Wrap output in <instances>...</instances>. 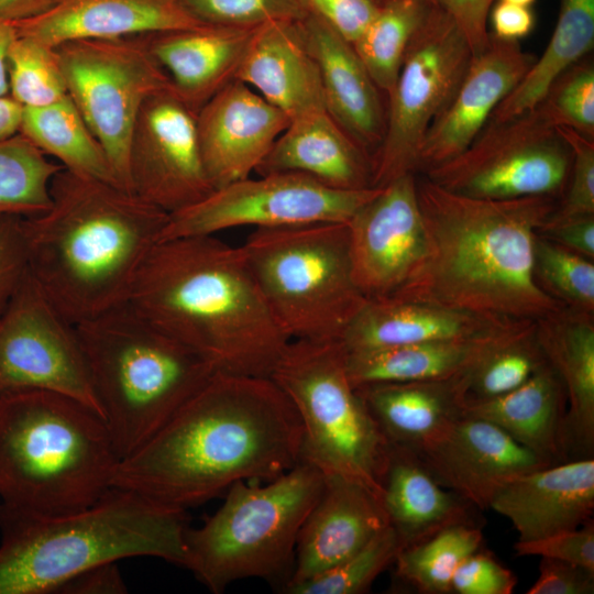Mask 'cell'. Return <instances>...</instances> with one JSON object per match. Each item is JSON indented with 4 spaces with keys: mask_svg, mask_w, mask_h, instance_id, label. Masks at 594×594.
<instances>
[{
    "mask_svg": "<svg viewBox=\"0 0 594 594\" xmlns=\"http://www.w3.org/2000/svg\"><path fill=\"white\" fill-rule=\"evenodd\" d=\"M298 414L271 377L216 372L144 444L111 486L185 512L238 481H271L301 460Z\"/></svg>",
    "mask_w": 594,
    "mask_h": 594,
    "instance_id": "cell-1",
    "label": "cell"
},
{
    "mask_svg": "<svg viewBox=\"0 0 594 594\" xmlns=\"http://www.w3.org/2000/svg\"><path fill=\"white\" fill-rule=\"evenodd\" d=\"M425 256L395 298L480 316L538 321L565 306L534 273L539 228L558 196L476 198L416 177Z\"/></svg>",
    "mask_w": 594,
    "mask_h": 594,
    "instance_id": "cell-2",
    "label": "cell"
},
{
    "mask_svg": "<svg viewBox=\"0 0 594 594\" xmlns=\"http://www.w3.org/2000/svg\"><path fill=\"white\" fill-rule=\"evenodd\" d=\"M124 302L204 355L218 372L271 377L290 341L241 246L215 234L160 241Z\"/></svg>",
    "mask_w": 594,
    "mask_h": 594,
    "instance_id": "cell-3",
    "label": "cell"
},
{
    "mask_svg": "<svg viewBox=\"0 0 594 594\" xmlns=\"http://www.w3.org/2000/svg\"><path fill=\"white\" fill-rule=\"evenodd\" d=\"M168 219L133 193L63 167L48 209L23 218L28 271L77 324L127 300Z\"/></svg>",
    "mask_w": 594,
    "mask_h": 594,
    "instance_id": "cell-4",
    "label": "cell"
},
{
    "mask_svg": "<svg viewBox=\"0 0 594 594\" xmlns=\"http://www.w3.org/2000/svg\"><path fill=\"white\" fill-rule=\"evenodd\" d=\"M185 512L109 488L91 506L41 515L0 502V594H47L75 575L130 557L186 566Z\"/></svg>",
    "mask_w": 594,
    "mask_h": 594,
    "instance_id": "cell-5",
    "label": "cell"
},
{
    "mask_svg": "<svg viewBox=\"0 0 594 594\" xmlns=\"http://www.w3.org/2000/svg\"><path fill=\"white\" fill-rule=\"evenodd\" d=\"M105 420L53 392L0 396V502L41 515L95 504L119 463Z\"/></svg>",
    "mask_w": 594,
    "mask_h": 594,
    "instance_id": "cell-6",
    "label": "cell"
},
{
    "mask_svg": "<svg viewBox=\"0 0 594 594\" xmlns=\"http://www.w3.org/2000/svg\"><path fill=\"white\" fill-rule=\"evenodd\" d=\"M75 327L119 460L144 444L218 372L125 302Z\"/></svg>",
    "mask_w": 594,
    "mask_h": 594,
    "instance_id": "cell-7",
    "label": "cell"
},
{
    "mask_svg": "<svg viewBox=\"0 0 594 594\" xmlns=\"http://www.w3.org/2000/svg\"><path fill=\"white\" fill-rule=\"evenodd\" d=\"M322 486L321 471L302 460L265 485L235 482L201 527H187L186 568L216 594L242 579L292 574L299 530Z\"/></svg>",
    "mask_w": 594,
    "mask_h": 594,
    "instance_id": "cell-8",
    "label": "cell"
},
{
    "mask_svg": "<svg viewBox=\"0 0 594 594\" xmlns=\"http://www.w3.org/2000/svg\"><path fill=\"white\" fill-rule=\"evenodd\" d=\"M241 250L289 340L341 341L367 300L352 276L348 223L257 228Z\"/></svg>",
    "mask_w": 594,
    "mask_h": 594,
    "instance_id": "cell-9",
    "label": "cell"
},
{
    "mask_svg": "<svg viewBox=\"0 0 594 594\" xmlns=\"http://www.w3.org/2000/svg\"><path fill=\"white\" fill-rule=\"evenodd\" d=\"M341 341L290 340L271 378L301 424L300 458L381 497L391 443L351 384Z\"/></svg>",
    "mask_w": 594,
    "mask_h": 594,
    "instance_id": "cell-10",
    "label": "cell"
},
{
    "mask_svg": "<svg viewBox=\"0 0 594 594\" xmlns=\"http://www.w3.org/2000/svg\"><path fill=\"white\" fill-rule=\"evenodd\" d=\"M55 52L69 98L103 147L119 186L130 190L129 152L144 102L173 88L139 36L75 40Z\"/></svg>",
    "mask_w": 594,
    "mask_h": 594,
    "instance_id": "cell-11",
    "label": "cell"
},
{
    "mask_svg": "<svg viewBox=\"0 0 594 594\" xmlns=\"http://www.w3.org/2000/svg\"><path fill=\"white\" fill-rule=\"evenodd\" d=\"M473 54L452 18L430 6L411 36L388 97L383 141L371 158L372 187L416 174L417 156L435 118L457 91Z\"/></svg>",
    "mask_w": 594,
    "mask_h": 594,
    "instance_id": "cell-12",
    "label": "cell"
},
{
    "mask_svg": "<svg viewBox=\"0 0 594 594\" xmlns=\"http://www.w3.org/2000/svg\"><path fill=\"white\" fill-rule=\"evenodd\" d=\"M571 166V152L542 109L503 121L490 119L457 157L420 174L461 195L513 199L559 196Z\"/></svg>",
    "mask_w": 594,
    "mask_h": 594,
    "instance_id": "cell-13",
    "label": "cell"
},
{
    "mask_svg": "<svg viewBox=\"0 0 594 594\" xmlns=\"http://www.w3.org/2000/svg\"><path fill=\"white\" fill-rule=\"evenodd\" d=\"M378 187L337 189L297 173H272L213 189L198 202L169 215L162 240L216 234L251 226L276 228L342 222L369 201Z\"/></svg>",
    "mask_w": 594,
    "mask_h": 594,
    "instance_id": "cell-14",
    "label": "cell"
},
{
    "mask_svg": "<svg viewBox=\"0 0 594 594\" xmlns=\"http://www.w3.org/2000/svg\"><path fill=\"white\" fill-rule=\"evenodd\" d=\"M28 391L66 395L102 417L75 324L29 271L0 317V396Z\"/></svg>",
    "mask_w": 594,
    "mask_h": 594,
    "instance_id": "cell-15",
    "label": "cell"
},
{
    "mask_svg": "<svg viewBox=\"0 0 594 594\" xmlns=\"http://www.w3.org/2000/svg\"><path fill=\"white\" fill-rule=\"evenodd\" d=\"M196 114L170 88L144 102L133 129L130 190L169 215L213 190L199 148Z\"/></svg>",
    "mask_w": 594,
    "mask_h": 594,
    "instance_id": "cell-16",
    "label": "cell"
},
{
    "mask_svg": "<svg viewBox=\"0 0 594 594\" xmlns=\"http://www.w3.org/2000/svg\"><path fill=\"white\" fill-rule=\"evenodd\" d=\"M354 283L367 298L385 297L402 287L426 252L416 175L378 187L348 222Z\"/></svg>",
    "mask_w": 594,
    "mask_h": 594,
    "instance_id": "cell-17",
    "label": "cell"
},
{
    "mask_svg": "<svg viewBox=\"0 0 594 594\" xmlns=\"http://www.w3.org/2000/svg\"><path fill=\"white\" fill-rule=\"evenodd\" d=\"M414 452L443 487L485 510L509 481L552 465L493 422L463 411L446 431Z\"/></svg>",
    "mask_w": 594,
    "mask_h": 594,
    "instance_id": "cell-18",
    "label": "cell"
},
{
    "mask_svg": "<svg viewBox=\"0 0 594 594\" xmlns=\"http://www.w3.org/2000/svg\"><path fill=\"white\" fill-rule=\"evenodd\" d=\"M535 61L518 41L491 37L488 46L472 57L453 97L425 134L416 174H424L461 154Z\"/></svg>",
    "mask_w": 594,
    "mask_h": 594,
    "instance_id": "cell-19",
    "label": "cell"
},
{
    "mask_svg": "<svg viewBox=\"0 0 594 594\" xmlns=\"http://www.w3.org/2000/svg\"><path fill=\"white\" fill-rule=\"evenodd\" d=\"M289 121L238 79L216 92L196 114L199 148L213 189L250 177Z\"/></svg>",
    "mask_w": 594,
    "mask_h": 594,
    "instance_id": "cell-20",
    "label": "cell"
},
{
    "mask_svg": "<svg viewBox=\"0 0 594 594\" xmlns=\"http://www.w3.org/2000/svg\"><path fill=\"white\" fill-rule=\"evenodd\" d=\"M388 526L376 493L353 480L323 475L321 493L299 530L294 568L285 587L340 563Z\"/></svg>",
    "mask_w": 594,
    "mask_h": 594,
    "instance_id": "cell-21",
    "label": "cell"
},
{
    "mask_svg": "<svg viewBox=\"0 0 594 594\" xmlns=\"http://www.w3.org/2000/svg\"><path fill=\"white\" fill-rule=\"evenodd\" d=\"M490 508L512 522L520 541L576 529L592 520L594 460L578 458L517 476Z\"/></svg>",
    "mask_w": 594,
    "mask_h": 594,
    "instance_id": "cell-22",
    "label": "cell"
},
{
    "mask_svg": "<svg viewBox=\"0 0 594 594\" xmlns=\"http://www.w3.org/2000/svg\"><path fill=\"white\" fill-rule=\"evenodd\" d=\"M298 24L319 69L327 112L372 158L385 132L386 112L381 90L352 44L328 24L311 14Z\"/></svg>",
    "mask_w": 594,
    "mask_h": 594,
    "instance_id": "cell-23",
    "label": "cell"
},
{
    "mask_svg": "<svg viewBox=\"0 0 594 594\" xmlns=\"http://www.w3.org/2000/svg\"><path fill=\"white\" fill-rule=\"evenodd\" d=\"M11 24L16 35L56 47L75 40L131 37L205 23L180 0H56L42 14Z\"/></svg>",
    "mask_w": 594,
    "mask_h": 594,
    "instance_id": "cell-24",
    "label": "cell"
},
{
    "mask_svg": "<svg viewBox=\"0 0 594 594\" xmlns=\"http://www.w3.org/2000/svg\"><path fill=\"white\" fill-rule=\"evenodd\" d=\"M258 26L205 23L139 37L169 77L175 92L197 113L234 79Z\"/></svg>",
    "mask_w": 594,
    "mask_h": 594,
    "instance_id": "cell-25",
    "label": "cell"
},
{
    "mask_svg": "<svg viewBox=\"0 0 594 594\" xmlns=\"http://www.w3.org/2000/svg\"><path fill=\"white\" fill-rule=\"evenodd\" d=\"M298 21L274 20L261 24L234 77L289 120L326 109L319 69L305 45Z\"/></svg>",
    "mask_w": 594,
    "mask_h": 594,
    "instance_id": "cell-26",
    "label": "cell"
},
{
    "mask_svg": "<svg viewBox=\"0 0 594 594\" xmlns=\"http://www.w3.org/2000/svg\"><path fill=\"white\" fill-rule=\"evenodd\" d=\"M535 327L536 321L520 320L475 339L345 350L346 373L354 387L448 380L469 372L487 354Z\"/></svg>",
    "mask_w": 594,
    "mask_h": 594,
    "instance_id": "cell-27",
    "label": "cell"
},
{
    "mask_svg": "<svg viewBox=\"0 0 594 594\" xmlns=\"http://www.w3.org/2000/svg\"><path fill=\"white\" fill-rule=\"evenodd\" d=\"M520 321L493 318L392 296L367 299L342 337L362 350L484 337Z\"/></svg>",
    "mask_w": 594,
    "mask_h": 594,
    "instance_id": "cell-28",
    "label": "cell"
},
{
    "mask_svg": "<svg viewBox=\"0 0 594 594\" xmlns=\"http://www.w3.org/2000/svg\"><path fill=\"white\" fill-rule=\"evenodd\" d=\"M255 172L302 174L337 189L372 187L371 158L326 109L292 119Z\"/></svg>",
    "mask_w": 594,
    "mask_h": 594,
    "instance_id": "cell-29",
    "label": "cell"
},
{
    "mask_svg": "<svg viewBox=\"0 0 594 594\" xmlns=\"http://www.w3.org/2000/svg\"><path fill=\"white\" fill-rule=\"evenodd\" d=\"M536 339L566 395L569 454L592 458L594 449L593 314L562 308L536 321Z\"/></svg>",
    "mask_w": 594,
    "mask_h": 594,
    "instance_id": "cell-30",
    "label": "cell"
},
{
    "mask_svg": "<svg viewBox=\"0 0 594 594\" xmlns=\"http://www.w3.org/2000/svg\"><path fill=\"white\" fill-rule=\"evenodd\" d=\"M381 486V501L402 549L450 526L475 524V507L440 485L406 448L391 443Z\"/></svg>",
    "mask_w": 594,
    "mask_h": 594,
    "instance_id": "cell-31",
    "label": "cell"
},
{
    "mask_svg": "<svg viewBox=\"0 0 594 594\" xmlns=\"http://www.w3.org/2000/svg\"><path fill=\"white\" fill-rule=\"evenodd\" d=\"M466 373L448 380L378 383L355 387L392 444L415 451L463 415Z\"/></svg>",
    "mask_w": 594,
    "mask_h": 594,
    "instance_id": "cell-32",
    "label": "cell"
},
{
    "mask_svg": "<svg viewBox=\"0 0 594 594\" xmlns=\"http://www.w3.org/2000/svg\"><path fill=\"white\" fill-rule=\"evenodd\" d=\"M566 395L547 362L518 388L486 399H465L463 411L488 420L550 464L568 461Z\"/></svg>",
    "mask_w": 594,
    "mask_h": 594,
    "instance_id": "cell-33",
    "label": "cell"
},
{
    "mask_svg": "<svg viewBox=\"0 0 594 594\" xmlns=\"http://www.w3.org/2000/svg\"><path fill=\"white\" fill-rule=\"evenodd\" d=\"M594 45V0H560V12L544 51L492 113L503 121L535 109L553 82Z\"/></svg>",
    "mask_w": 594,
    "mask_h": 594,
    "instance_id": "cell-34",
    "label": "cell"
},
{
    "mask_svg": "<svg viewBox=\"0 0 594 594\" xmlns=\"http://www.w3.org/2000/svg\"><path fill=\"white\" fill-rule=\"evenodd\" d=\"M19 132L64 168L119 186L103 147L69 96L48 106L23 108Z\"/></svg>",
    "mask_w": 594,
    "mask_h": 594,
    "instance_id": "cell-35",
    "label": "cell"
},
{
    "mask_svg": "<svg viewBox=\"0 0 594 594\" xmlns=\"http://www.w3.org/2000/svg\"><path fill=\"white\" fill-rule=\"evenodd\" d=\"M430 6L426 0H388L352 44L381 92L392 91L409 41Z\"/></svg>",
    "mask_w": 594,
    "mask_h": 594,
    "instance_id": "cell-36",
    "label": "cell"
},
{
    "mask_svg": "<svg viewBox=\"0 0 594 594\" xmlns=\"http://www.w3.org/2000/svg\"><path fill=\"white\" fill-rule=\"evenodd\" d=\"M482 542L483 532L476 524L450 526L400 549L393 563L396 575L418 593H452L455 570L466 557L481 549Z\"/></svg>",
    "mask_w": 594,
    "mask_h": 594,
    "instance_id": "cell-37",
    "label": "cell"
},
{
    "mask_svg": "<svg viewBox=\"0 0 594 594\" xmlns=\"http://www.w3.org/2000/svg\"><path fill=\"white\" fill-rule=\"evenodd\" d=\"M62 168L20 132L1 140L0 215L30 218L46 211Z\"/></svg>",
    "mask_w": 594,
    "mask_h": 594,
    "instance_id": "cell-38",
    "label": "cell"
},
{
    "mask_svg": "<svg viewBox=\"0 0 594 594\" xmlns=\"http://www.w3.org/2000/svg\"><path fill=\"white\" fill-rule=\"evenodd\" d=\"M9 96L22 108L55 103L67 88L54 47L16 35L8 52Z\"/></svg>",
    "mask_w": 594,
    "mask_h": 594,
    "instance_id": "cell-39",
    "label": "cell"
},
{
    "mask_svg": "<svg viewBox=\"0 0 594 594\" xmlns=\"http://www.w3.org/2000/svg\"><path fill=\"white\" fill-rule=\"evenodd\" d=\"M402 543L388 526L354 554L324 572L286 586L288 594H361L394 563Z\"/></svg>",
    "mask_w": 594,
    "mask_h": 594,
    "instance_id": "cell-40",
    "label": "cell"
},
{
    "mask_svg": "<svg viewBox=\"0 0 594 594\" xmlns=\"http://www.w3.org/2000/svg\"><path fill=\"white\" fill-rule=\"evenodd\" d=\"M534 273L538 285L565 307L594 314L593 260L537 234Z\"/></svg>",
    "mask_w": 594,
    "mask_h": 594,
    "instance_id": "cell-41",
    "label": "cell"
},
{
    "mask_svg": "<svg viewBox=\"0 0 594 594\" xmlns=\"http://www.w3.org/2000/svg\"><path fill=\"white\" fill-rule=\"evenodd\" d=\"M536 327L529 333L501 345L466 374V399L494 398L509 393L548 361L536 339Z\"/></svg>",
    "mask_w": 594,
    "mask_h": 594,
    "instance_id": "cell-42",
    "label": "cell"
},
{
    "mask_svg": "<svg viewBox=\"0 0 594 594\" xmlns=\"http://www.w3.org/2000/svg\"><path fill=\"white\" fill-rule=\"evenodd\" d=\"M554 127L594 139V67L581 61L565 70L538 105Z\"/></svg>",
    "mask_w": 594,
    "mask_h": 594,
    "instance_id": "cell-43",
    "label": "cell"
},
{
    "mask_svg": "<svg viewBox=\"0 0 594 594\" xmlns=\"http://www.w3.org/2000/svg\"><path fill=\"white\" fill-rule=\"evenodd\" d=\"M204 23L257 26L274 20H301L307 15L298 0H180Z\"/></svg>",
    "mask_w": 594,
    "mask_h": 594,
    "instance_id": "cell-44",
    "label": "cell"
},
{
    "mask_svg": "<svg viewBox=\"0 0 594 594\" xmlns=\"http://www.w3.org/2000/svg\"><path fill=\"white\" fill-rule=\"evenodd\" d=\"M571 152L569 188L550 218L594 215V139L571 128L557 127Z\"/></svg>",
    "mask_w": 594,
    "mask_h": 594,
    "instance_id": "cell-45",
    "label": "cell"
},
{
    "mask_svg": "<svg viewBox=\"0 0 594 594\" xmlns=\"http://www.w3.org/2000/svg\"><path fill=\"white\" fill-rule=\"evenodd\" d=\"M517 556H539L579 564L594 572V525L514 543Z\"/></svg>",
    "mask_w": 594,
    "mask_h": 594,
    "instance_id": "cell-46",
    "label": "cell"
},
{
    "mask_svg": "<svg viewBox=\"0 0 594 594\" xmlns=\"http://www.w3.org/2000/svg\"><path fill=\"white\" fill-rule=\"evenodd\" d=\"M517 584L516 575L492 553L479 549L458 566L452 579V593L458 594H512Z\"/></svg>",
    "mask_w": 594,
    "mask_h": 594,
    "instance_id": "cell-47",
    "label": "cell"
},
{
    "mask_svg": "<svg viewBox=\"0 0 594 594\" xmlns=\"http://www.w3.org/2000/svg\"><path fill=\"white\" fill-rule=\"evenodd\" d=\"M307 14L328 24L353 44L376 15L380 6L374 0H298Z\"/></svg>",
    "mask_w": 594,
    "mask_h": 594,
    "instance_id": "cell-48",
    "label": "cell"
},
{
    "mask_svg": "<svg viewBox=\"0 0 594 594\" xmlns=\"http://www.w3.org/2000/svg\"><path fill=\"white\" fill-rule=\"evenodd\" d=\"M26 274L23 218L0 215V317Z\"/></svg>",
    "mask_w": 594,
    "mask_h": 594,
    "instance_id": "cell-49",
    "label": "cell"
},
{
    "mask_svg": "<svg viewBox=\"0 0 594 594\" xmlns=\"http://www.w3.org/2000/svg\"><path fill=\"white\" fill-rule=\"evenodd\" d=\"M594 572L571 562L541 558L539 576L527 594H592Z\"/></svg>",
    "mask_w": 594,
    "mask_h": 594,
    "instance_id": "cell-50",
    "label": "cell"
},
{
    "mask_svg": "<svg viewBox=\"0 0 594 594\" xmlns=\"http://www.w3.org/2000/svg\"><path fill=\"white\" fill-rule=\"evenodd\" d=\"M447 12L464 35L473 56L483 52L491 42L486 29L487 14L493 0H435Z\"/></svg>",
    "mask_w": 594,
    "mask_h": 594,
    "instance_id": "cell-51",
    "label": "cell"
},
{
    "mask_svg": "<svg viewBox=\"0 0 594 594\" xmlns=\"http://www.w3.org/2000/svg\"><path fill=\"white\" fill-rule=\"evenodd\" d=\"M537 234L594 260V215L569 219L549 217L539 228Z\"/></svg>",
    "mask_w": 594,
    "mask_h": 594,
    "instance_id": "cell-52",
    "label": "cell"
},
{
    "mask_svg": "<svg viewBox=\"0 0 594 594\" xmlns=\"http://www.w3.org/2000/svg\"><path fill=\"white\" fill-rule=\"evenodd\" d=\"M116 563L117 562H111L88 569L65 582L56 593H125L127 586Z\"/></svg>",
    "mask_w": 594,
    "mask_h": 594,
    "instance_id": "cell-53",
    "label": "cell"
},
{
    "mask_svg": "<svg viewBox=\"0 0 594 594\" xmlns=\"http://www.w3.org/2000/svg\"><path fill=\"white\" fill-rule=\"evenodd\" d=\"M491 20L494 37L503 41H518L527 36L535 24L529 7L502 0L494 6Z\"/></svg>",
    "mask_w": 594,
    "mask_h": 594,
    "instance_id": "cell-54",
    "label": "cell"
},
{
    "mask_svg": "<svg viewBox=\"0 0 594 594\" xmlns=\"http://www.w3.org/2000/svg\"><path fill=\"white\" fill-rule=\"evenodd\" d=\"M56 0H0V20L18 22L34 18L48 10Z\"/></svg>",
    "mask_w": 594,
    "mask_h": 594,
    "instance_id": "cell-55",
    "label": "cell"
},
{
    "mask_svg": "<svg viewBox=\"0 0 594 594\" xmlns=\"http://www.w3.org/2000/svg\"><path fill=\"white\" fill-rule=\"evenodd\" d=\"M23 108L10 96L0 97V141L20 131Z\"/></svg>",
    "mask_w": 594,
    "mask_h": 594,
    "instance_id": "cell-56",
    "label": "cell"
},
{
    "mask_svg": "<svg viewBox=\"0 0 594 594\" xmlns=\"http://www.w3.org/2000/svg\"><path fill=\"white\" fill-rule=\"evenodd\" d=\"M15 36L13 25L0 20V97L9 96L8 52Z\"/></svg>",
    "mask_w": 594,
    "mask_h": 594,
    "instance_id": "cell-57",
    "label": "cell"
},
{
    "mask_svg": "<svg viewBox=\"0 0 594 594\" xmlns=\"http://www.w3.org/2000/svg\"><path fill=\"white\" fill-rule=\"evenodd\" d=\"M502 1L529 7L531 3H534L535 0H502Z\"/></svg>",
    "mask_w": 594,
    "mask_h": 594,
    "instance_id": "cell-58",
    "label": "cell"
},
{
    "mask_svg": "<svg viewBox=\"0 0 594 594\" xmlns=\"http://www.w3.org/2000/svg\"><path fill=\"white\" fill-rule=\"evenodd\" d=\"M428 3L432 4V6H437L436 1L435 0H426Z\"/></svg>",
    "mask_w": 594,
    "mask_h": 594,
    "instance_id": "cell-59",
    "label": "cell"
},
{
    "mask_svg": "<svg viewBox=\"0 0 594 594\" xmlns=\"http://www.w3.org/2000/svg\"><path fill=\"white\" fill-rule=\"evenodd\" d=\"M376 1L378 4H383L384 2L388 1V0H374Z\"/></svg>",
    "mask_w": 594,
    "mask_h": 594,
    "instance_id": "cell-60",
    "label": "cell"
}]
</instances>
